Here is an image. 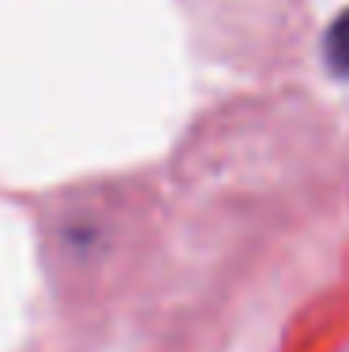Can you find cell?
Wrapping results in <instances>:
<instances>
[{
	"label": "cell",
	"instance_id": "1",
	"mask_svg": "<svg viewBox=\"0 0 349 352\" xmlns=\"http://www.w3.org/2000/svg\"><path fill=\"white\" fill-rule=\"evenodd\" d=\"M323 53H327V64L335 68L342 79H349V8L330 23L327 41H323Z\"/></svg>",
	"mask_w": 349,
	"mask_h": 352
}]
</instances>
